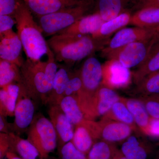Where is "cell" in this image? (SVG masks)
I'll list each match as a JSON object with an SVG mask.
<instances>
[{
    "label": "cell",
    "instance_id": "obj_1",
    "mask_svg": "<svg viewBox=\"0 0 159 159\" xmlns=\"http://www.w3.org/2000/svg\"><path fill=\"white\" fill-rule=\"evenodd\" d=\"M109 40L96 38L92 35L57 34L47 42L56 61L73 65L102 51Z\"/></svg>",
    "mask_w": 159,
    "mask_h": 159
},
{
    "label": "cell",
    "instance_id": "obj_2",
    "mask_svg": "<svg viewBox=\"0 0 159 159\" xmlns=\"http://www.w3.org/2000/svg\"><path fill=\"white\" fill-rule=\"evenodd\" d=\"M13 17L16 21L17 33L27 59L34 61L41 60L44 55H48L50 48L42 30L34 20L32 12L25 2L20 1Z\"/></svg>",
    "mask_w": 159,
    "mask_h": 159
},
{
    "label": "cell",
    "instance_id": "obj_3",
    "mask_svg": "<svg viewBox=\"0 0 159 159\" xmlns=\"http://www.w3.org/2000/svg\"><path fill=\"white\" fill-rule=\"evenodd\" d=\"M97 0H81L76 6L39 17V25L47 35L58 34L95 10Z\"/></svg>",
    "mask_w": 159,
    "mask_h": 159
},
{
    "label": "cell",
    "instance_id": "obj_4",
    "mask_svg": "<svg viewBox=\"0 0 159 159\" xmlns=\"http://www.w3.org/2000/svg\"><path fill=\"white\" fill-rule=\"evenodd\" d=\"M28 139L37 148L41 157L47 159L57 145V134L50 119L36 116L28 130Z\"/></svg>",
    "mask_w": 159,
    "mask_h": 159
},
{
    "label": "cell",
    "instance_id": "obj_5",
    "mask_svg": "<svg viewBox=\"0 0 159 159\" xmlns=\"http://www.w3.org/2000/svg\"><path fill=\"white\" fill-rule=\"evenodd\" d=\"M46 64V61H34L27 59L20 67V84L31 99L41 100L44 103L47 97L44 85Z\"/></svg>",
    "mask_w": 159,
    "mask_h": 159
},
{
    "label": "cell",
    "instance_id": "obj_6",
    "mask_svg": "<svg viewBox=\"0 0 159 159\" xmlns=\"http://www.w3.org/2000/svg\"><path fill=\"white\" fill-rule=\"evenodd\" d=\"M156 40L155 35L145 40L129 44L106 54L103 57L119 62L126 68L139 66L148 57Z\"/></svg>",
    "mask_w": 159,
    "mask_h": 159
},
{
    "label": "cell",
    "instance_id": "obj_7",
    "mask_svg": "<svg viewBox=\"0 0 159 159\" xmlns=\"http://www.w3.org/2000/svg\"><path fill=\"white\" fill-rule=\"evenodd\" d=\"M121 98L113 89L102 84L93 97L79 104L85 119L94 121L106 115Z\"/></svg>",
    "mask_w": 159,
    "mask_h": 159
},
{
    "label": "cell",
    "instance_id": "obj_8",
    "mask_svg": "<svg viewBox=\"0 0 159 159\" xmlns=\"http://www.w3.org/2000/svg\"><path fill=\"white\" fill-rule=\"evenodd\" d=\"M79 76L82 87L77 94L79 103L90 99L102 84V66L99 60L89 57L83 64Z\"/></svg>",
    "mask_w": 159,
    "mask_h": 159
},
{
    "label": "cell",
    "instance_id": "obj_9",
    "mask_svg": "<svg viewBox=\"0 0 159 159\" xmlns=\"http://www.w3.org/2000/svg\"><path fill=\"white\" fill-rule=\"evenodd\" d=\"M156 29L157 28L144 29L135 27L121 29L110 39L108 43L101 51V54L103 57L110 52L129 44L151 38L155 34Z\"/></svg>",
    "mask_w": 159,
    "mask_h": 159
},
{
    "label": "cell",
    "instance_id": "obj_10",
    "mask_svg": "<svg viewBox=\"0 0 159 159\" xmlns=\"http://www.w3.org/2000/svg\"><path fill=\"white\" fill-rule=\"evenodd\" d=\"M20 90L14 111V121L10 124L12 132L19 135L28 130L34 119V106L33 99L20 84Z\"/></svg>",
    "mask_w": 159,
    "mask_h": 159
},
{
    "label": "cell",
    "instance_id": "obj_11",
    "mask_svg": "<svg viewBox=\"0 0 159 159\" xmlns=\"http://www.w3.org/2000/svg\"><path fill=\"white\" fill-rule=\"evenodd\" d=\"M97 122L99 140L112 143L125 141L134 129L128 124L103 117Z\"/></svg>",
    "mask_w": 159,
    "mask_h": 159
},
{
    "label": "cell",
    "instance_id": "obj_12",
    "mask_svg": "<svg viewBox=\"0 0 159 159\" xmlns=\"http://www.w3.org/2000/svg\"><path fill=\"white\" fill-rule=\"evenodd\" d=\"M99 140L97 122L85 119L75 126L71 142L77 149L87 155L94 143Z\"/></svg>",
    "mask_w": 159,
    "mask_h": 159
},
{
    "label": "cell",
    "instance_id": "obj_13",
    "mask_svg": "<svg viewBox=\"0 0 159 159\" xmlns=\"http://www.w3.org/2000/svg\"><path fill=\"white\" fill-rule=\"evenodd\" d=\"M23 45L17 33L11 31L0 34V59L20 67L25 61L22 57Z\"/></svg>",
    "mask_w": 159,
    "mask_h": 159
},
{
    "label": "cell",
    "instance_id": "obj_14",
    "mask_svg": "<svg viewBox=\"0 0 159 159\" xmlns=\"http://www.w3.org/2000/svg\"><path fill=\"white\" fill-rule=\"evenodd\" d=\"M49 106L48 114L57 134V145L60 148L72 141L74 135V125L66 116L59 105Z\"/></svg>",
    "mask_w": 159,
    "mask_h": 159
},
{
    "label": "cell",
    "instance_id": "obj_15",
    "mask_svg": "<svg viewBox=\"0 0 159 159\" xmlns=\"http://www.w3.org/2000/svg\"><path fill=\"white\" fill-rule=\"evenodd\" d=\"M102 66V84L110 88L120 89L127 86L130 81V74L128 69L124 67L118 62L113 64L110 61Z\"/></svg>",
    "mask_w": 159,
    "mask_h": 159
},
{
    "label": "cell",
    "instance_id": "obj_16",
    "mask_svg": "<svg viewBox=\"0 0 159 159\" xmlns=\"http://www.w3.org/2000/svg\"><path fill=\"white\" fill-rule=\"evenodd\" d=\"M81 0H24L32 13L39 17L70 8Z\"/></svg>",
    "mask_w": 159,
    "mask_h": 159
},
{
    "label": "cell",
    "instance_id": "obj_17",
    "mask_svg": "<svg viewBox=\"0 0 159 159\" xmlns=\"http://www.w3.org/2000/svg\"><path fill=\"white\" fill-rule=\"evenodd\" d=\"M139 0H97L94 12L100 15L104 21L115 18L122 13L132 9Z\"/></svg>",
    "mask_w": 159,
    "mask_h": 159
},
{
    "label": "cell",
    "instance_id": "obj_18",
    "mask_svg": "<svg viewBox=\"0 0 159 159\" xmlns=\"http://www.w3.org/2000/svg\"><path fill=\"white\" fill-rule=\"evenodd\" d=\"M105 22L97 12L84 16L58 34L74 35H92L100 29Z\"/></svg>",
    "mask_w": 159,
    "mask_h": 159
},
{
    "label": "cell",
    "instance_id": "obj_19",
    "mask_svg": "<svg viewBox=\"0 0 159 159\" xmlns=\"http://www.w3.org/2000/svg\"><path fill=\"white\" fill-rule=\"evenodd\" d=\"M159 70V40L156 37L155 41L151 49L148 57L134 72V82L138 84L149 74Z\"/></svg>",
    "mask_w": 159,
    "mask_h": 159
},
{
    "label": "cell",
    "instance_id": "obj_20",
    "mask_svg": "<svg viewBox=\"0 0 159 159\" xmlns=\"http://www.w3.org/2000/svg\"><path fill=\"white\" fill-rule=\"evenodd\" d=\"M9 135L10 142L9 152L18 154L23 159H42L37 148L28 139H22L13 132L9 133Z\"/></svg>",
    "mask_w": 159,
    "mask_h": 159
},
{
    "label": "cell",
    "instance_id": "obj_21",
    "mask_svg": "<svg viewBox=\"0 0 159 159\" xmlns=\"http://www.w3.org/2000/svg\"><path fill=\"white\" fill-rule=\"evenodd\" d=\"M129 25L144 29L159 26V8L148 7L139 9L132 14Z\"/></svg>",
    "mask_w": 159,
    "mask_h": 159
},
{
    "label": "cell",
    "instance_id": "obj_22",
    "mask_svg": "<svg viewBox=\"0 0 159 159\" xmlns=\"http://www.w3.org/2000/svg\"><path fill=\"white\" fill-rule=\"evenodd\" d=\"M122 99L133 117L134 122L142 132L147 128L151 117L141 99L124 98Z\"/></svg>",
    "mask_w": 159,
    "mask_h": 159
},
{
    "label": "cell",
    "instance_id": "obj_23",
    "mask_svg": "<svg viewBox=\"0 0 159 159\" xmlns=\"http://www.w3.org/2000/svg\"><path fill=\"white\" fill-rule=\"evenodd\" d=\"M70 77L66 69L61 68L58 70L53 89L48 95L45 103L49 104V105H59L64 97L65 92Z\"/></svg>",
    "mask_w": 159,
    "mask_h": 159
},
{
    "label": "cell",
    "instance_id": "obj_24",
    "mask_svg": "<svg viewBox=\"0 0 159 159\" xmlns=\"http://www.w3.org/2000/svg\"><path fill=\"white\" fill-rule=\"evenodd\" d=\"M132 14L130 11H126L118 16L106 21L100 29L92 36L96 38L109 39L113 33L130 23Z\"/></svg>",
    "mask_w": 159,
    "mask_h": 159
},
{
    "label": "cell",
    "instance_id": "obj_25",
    "mask_svg": "<svg viewBox=\"0 0 159 159\" xmlns=\"http://www.w3.org/2000/svg\"><path fill=\"white\" fill-rule=\"evenodd\" d=\"M59 105L66 116L74 126H76L85 119L78 103L77 94L65 97Z\"/></svg>",
    "mask_w": 159,
    "mask_h": 159
},
{
    "label": "cell",
    "instance_id": "obj_26",
    "mask_svg": "<svg viewBox=\"0 0 159 159\" xmlns=\"http://www.w3.org/2000/svg\"><path fill=\"white\" fill-rule=\"evenodd\" d=\"M121 153L129 159H147L148 150L136 137L130 136L123 142Z\"/></svg>",
    "mask_w": 159,
    "mask_h": 159
},
{
    "label": "cell",
    "instance_id": "obj_27",
    "mask_svg": "<svg viewBox=\"0 0 159 159\" xmlns=\"http://www.w3.org/2000/svg\"><path fill=\"white\" fill-rule=\"evenodd\" d=\"M120 152L114 143L99 140L94 143L87 156L88 159H114Z\"/></svg>",
    "mask_w": 159,
    "mask_h": 159
},
{
    "label": "cell",
    "instance_id": "obj_28",
    "mask_svg": "<svg viewBox=\"0 0 159 159\" xmlns=\"http://www.w3.org/2000/svg\"><path fill=\"white\" fill-rule=\"evenodd\" d=\"M20 68L15 64L0 59L1 88L13 83H20Z\"/></svg>",
    "mask_w": 159,
    "mask_h": 159
},
{
    "label": "cell",
    "instance_id": "obj_29",
    "mask_svg": "<svg viewBox=\"0 0 159 159\" xmlns=\"http://www.w3.org/2000/svg\"><path fill=\"white\" fill-rule=\"evenodd\" d=\"M102 117L128 124L134 129L136 127L133 117L122 100V97L119 101L114 103L109 111Z\"/></svg>",
    "mask_w": 159,
    "mask_h": 159
},
{
    "label": "cell",
    "instance_id": "obj_30",
    "mask_svg": "<svg viewBox=\"0 0 159 159\" xmlns=\"http://www.w3.org/2000/svg\"><path fill=\"white\" fill-rule=\"evenodd\" d=\"M137 86L136 93L142 97L159 95V70L146 76Z\"/></svg>",
    "mask_w": 159,
    "mask_h": 159
},
{
    "label": "cell",
    "instance_id": "obj_31",
    "mask_svg": "<svg viewBox=\"0 0 159 159\" xmlns=\"http://www.w3.org/2000/svg\"><path fill=\"white\" fill-rule=\"evenodd\" d=\"M47 56H48V59L46 61V64L44 71V85L46 95H47L46 99L48 95L51 93L53 89L54 80L56 77L57 71L58 70L57 65L56 63V61L54 57V53L51 49L49 50Z\"/></svg>",
    "mask_w": 159,
    "mask_h": 159
},
{
    "label": "cell",
    "instance_id": "obj_32",
    "mask_svg": "<svg viewBox=\"0 0 159 159\" xmlns=\"http://www.w3.org/2000/svg\"><path fill=\"white\" fill-rule=\"evenodd\" d=\"M5 87L8 92L7 116H14L15 109L20 90V83H13Z\"/></svg>",
    "mask_w": 159,
    "mask_h": 159
},
{
    "label": "cell",
    "instance_id": "obj_33",
    "mask_svg": "<svg viewBox=\"0 0 159 159\" xmlns=\"http://www.w3.org/2000/svg\"><path fill=\"white\" fill-rule=\"evenodd\" d=\"M58 154L59 159H88L87 155L77 149L71 141L59 148Z\"/></svg>",
    "mask_w": 159,
    "mask_h": 159
},
{
    "label": "cell",
    "instance_id": "obj_34",
    "mask_svg": "<svg viewBox=\"0 0 159 159\" xmlns=\"http://www.w3.org/2000/svg\"><path fill=\"white\" fill-rule=\"evenodd\" d=\"M140 99L144 103L150 116L159 119V95L142 97Z\"/></svg>",
    "mask_w": 159,
    "mask_h": 159
},
{
    "label": "cell",
    "instance_id": "obj_35",
    "mask_svg": "<svg viewBox=\"0 0 159 159\" xmlns=\"http://www.w3.org/2000/svg\"><path fill=\"white\" fill-rule=\"evenodd\" d=\"M20 0H0V16H13Z\"/></svg>",
    "mask_w": 159,
    "mask_h": 159
},
{
    "label": "cell",
    "instance_id": "obj_36",
    "mask_svg": "<svg viewBox=\"0 0 159 159\" xmlns=\"http://www.w3.org/2000/svg\"><path fill=\"white\" fill-rule=\"evenodd\" d=\"M82 87V81H81L79 74L77 76L70 77V80L68 83L65 92L64 97L66 96H73L76 95L81 89Z\"/></svg>",
    "mask_w": 159,
    "mask_h": 159
},
{
    "label": "cell",
    "instance_id": "obj_37",
    "mask_svg": "<svg viewBox=\"0 0 159 159\" xmlns=\"http://www.w3.org/2000/svg\"><path fill=\"white\" fill-rule=\"evenodd\" d=\"M14 25H16V21L13 16H0V34L12 30Z\"/></svg>",
    "mask_w": 159,
    "mask_h": 159
},
{
    "label": "cell",
    "instance_id": "obj_38",
    "mask_svg": "<svg viewBox=\"0 0 159 159\" xmlns=\"http://www.w3.org/2000/svg\"><path fill=\"white\" fill-rule=\"evenodd\" d=\"M143 133L154 139H159V119L151 117Z\"/></svg>",
    "mask_w": 159,
    "mask_h": 159
},
{
    "label": "cell",
    "instance_id": "obj_39",
    "mask_svg": "<svg viewBox=\"0 0 159 159\" xmlns=\"http://www.w3.org/2000/svg\"><path fill=\"white\" fill-rule=\"evenodd\" d=\"M10 149L9 134L0 133V158L2 159Z\"/></svg>",
    "mask_w": 159,
    "mask_h": 159
},
{
    "label": "cell",
    "instance_id": "obj_40",
    "mask_svg": "<svg viewBox=\"0 0 159 159\" xmlns=\"http://www.w3.org/2000/svg\"><path fill=\"white\" fill-rule=\"evenodd\" d=\"M8 92L6 87L1 88L0 90V115L7 117Z\"/></svg>",
    "mask_w": 159,
    "mask_h": 159
},
{
    "label": "cell",
    "instance_id": "obj_41",
    "mask_svg": "<svg viewBox=\"0 0 159 159\" xmlns=\"http://www.w3.org/2000/svg\"><path fill=\"white\" fill-rule=\"evenodd\" d=\"M148 7L159 8V0H139L133 9L137 11Z\"/></svg>",
    "mask_w": 159,
    "mask_h": 159
},
{
    "label": "cell",
    "instance_id": "obj_42",
    "mask_svg": "<svg viewBox=\"0 0 159 159\" xmlns=\"http://www.w3.org/2000/svg\"><path fill=\"white\" fill-rule=\"evenodd\" d=\"M6 117L0 115V132L2 133L9 134L11 132L10 130V124H9L6 119Z\"/></svg>",
    "mask_w": 159,
    "mask_h": 159
},
{
    "label": "cell",
    "instance_id": "obj_43",
    "mask_svg": "<svg viewBox=\"0 0 159 159\" xmlns=\"http://www.w3.org/2000/svg\"><path fill=\"white\" fill-rule=\"evenodd\" d=\"M6 157L8 159H23L21 157L17 155L16 153L12 152H7Z\"/></svg>",
    "mask_w": 159,
    "mask_h": 159
},
{
    "label": "cell",
    "instance_id": "obj_44",
    "mask_svg": "<svg viewBox=\"0 0 159 159\" xmlns=\"http://www.w3.org/2000/svg\"><path fill=\"white\" fill-rule=\"evenodd\" d=\"M121 152V151H120ZM114 159H129L126 158V157L124 156V155L122 154V153L120 152V153L118 155H117L116 157Z\"/></svg>",
    "mask_w": 159,
    "mask_h": 159
},
{
    "label": "cell",
    "instance_id": "obj_45",
    "mask_svg": "<svg viewBox=\"0 0 159 159\" xmlns=\"http://www.w3.org/2000/svg\"><path fill=\"white\" fill-rule=\"evenodd\" d=\"M155 36L159 40V26L157 27L156 31Z\"/></svg>",
    "mask_w": 159,
    "mask_h": 159
},
{
    "label": "cell",
    "instance_id": "obj_46",
    "mask_svg": "<svg viewBox=\"0 0 159 159\" xmlns=\"http://www.w3.org/2000/svg\"><path fill=\"white\" fill-rule=\"evenodd\" d=\"M156 159H159V152L157 156V157Z\"/></svg>",
    "mask_w": 159,
    "mask_h": 159
},
{
    "label": "cell",
    "instance_id": "obj_47",
    "mask_svg": "<svg viewBox=\"0 0 159 159\" xmlns=\"http://www.w3.org/2000/svg\"></svg>",
    "mask_w": 159,
    "mask_h": 159
}]
</instances>
